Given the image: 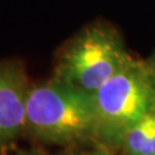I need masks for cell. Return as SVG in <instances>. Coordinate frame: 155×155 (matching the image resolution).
I'll return each mask as SVG.
<instances>
[{"mask_svg":"<svg viewBox=\"0 0 155 155\" xmlns=\"http://www.w3.org/2000/svg\"><path fill=\"white\" fill-rule=\"evenodd\" d=\"M17 155H43L39 152H36V150H20Z\"/></svg>","mask_w":155,"mask_h":155,"instance_id":"cell-7","label":"cell"},{"mask_svg":"<svg viewBox=\"0 0 155 155\" xmlns=\"http://www.w3.org/2000/svg\"><path fill=\"white\" fill-rule=\"evenodd\" d=\"M68 155H106L102 152H91V153H74V154H68Z\"/></svg>","mask_w":155,"mask_h":155,"instance_id":"cell-8","label":"cell"},{"mask_svg":"<svg viewBox=\"0 0 155 155\" xmlns=\"http://www.w3.org/2000/svg\"><path fill=\"white\" fill-rule=\"evenodd\" d=\"M98 138L120 145L129 129L155 109V63L132 56L93 93Z\"/></svg>","mask_w":155,"mask_h":155,"instance_id":"cell-1","label":"cell"},{"mask_svg":"<svg viewBox=\"0 0 155 155\" xmlns=\"http://www.w3.org/2000/svg\"><path fill=\"white\" fill-rule=\"evenodd\" d=\"M25 127L39 139L56 144L98 138L93 94L55 78L29 89Z\"/></svg>","mask_w":155,"mask_h":155,"instance_id":"cell-2","label":"cell"},{"mask_svg":"<svg viewBox=\"0 0 155 155\" xmlns=\"http://www.w3.org/2000/svg\"><path fill=\"white\" fill-rule=\"evenodd\" d=\"M130 58L114 29L106 24H93L66 46L54 78L93 94Z\"/></svg>","mask_w":155,"mask_h":155,"instance_id":"cell-3","label":"cell"},{"mask_svg":"<svg viewBox=\"0 0 155 155\" xmlns=\"http://www.w3.org/2000/svg\"><path fill=\"white\" fill-rule=\"evenodd\" d=\"M28 92L21 67L9 61H0V147L25 127Z\"/></svg>","mask_w":155,"mask_h":155,"instance_id":"cell-4","label":"cell"},{"mask_svg":"<svg viewBox=\"0 0 155 155\" xmlns=\"http://www.w3.org/2000/svg\"><path fill=\"white\" fill-rule=\"evenodd\" d=\"M155 109L129 129L122 144L129 155H141L154 122Z\"/></svg>","mask_w":155,"mask_h":155,"instance_id":"cell-5","label":"cell"},{"mask_svg":"<svg viewBox=\"0 0 155 155\" xmlns=\"http://www.w3.org/2000/svg\"><path fill=\"white\" fill-rule=\"evenodd\" d=\"M141 155H155V114L154 122H153V127L150 130V137L146 141V145H145Z\"/></svg>","mask_w":155,"mask_h":155,"instance_id":"cell-6","label":"cell"}]
</instances>
